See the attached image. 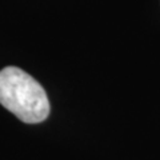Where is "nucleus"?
Here are the masks:
<instances>
[{"label": "nucleus", "mask_w": 160, "mask_h": 160, "mask_svg": "<svg viewBox=\"0 0 160 160\" xmlns=\"http://www.w3.org/2000/svg\"><path fill=\"white\" fill-rule=\"evenodd\" d=\"M0 104L28 124L42 123L49 115V100L43 86L18 67L0 71Z\"/></svg>", "instance_id": "nucleus-1"}]
</instances>
